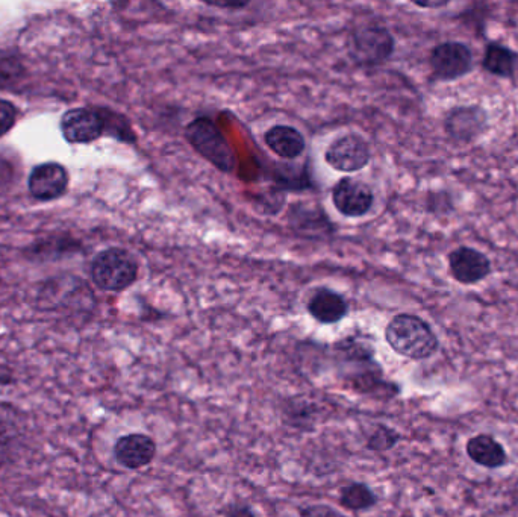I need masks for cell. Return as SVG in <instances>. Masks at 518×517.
<instances>
[{"instance_id": "6da1fadb", "label": "cell", "mask_w": 518, "mask_h": 517, "mask_svg": "<svg viewBox=\"0 0 518 517\" xmlns=\"http://www.w3.org/2000/svg\"><path fill=\"white\" fill-rule=\"evenodd\" d=\"M385 340L396 354L409 360H428L438 351V337L428 322L414 314H397L385 329Z\"/></svg>"}, {"instance_id": "7a4b0ae2", "label": "cell", "mask_w": 518, "mask_h": 517, "mask_svg": "<svg viewBox=\"0 0 518 517\" xmlns=\"http://www.w3.org/2000/svg\"><path fill=\"white\" fill-rule=\"evenodd\" d=\"M185 138L191 148L223 173L237 169V155L216 123L208 117H197L185 128Z\"/></svg>"}, {"instance_id": "3957f363", "label": "cell", "mask_w": 518, "mask_h": 517, "mask_svg": "<svg viewBox=\"0 0 518 517\" xmlns=\"http://www.w3.org/2000/svg\"><path fill=\"white\" fill-rule=\"evenodd\" d=\"M138 264L125 249L110 248L100 252L91 264V278L99 289L122 292L137 281Z\"/></svg>"}, {"instance_id": "277c9868", "label": "cell", "mask_w": 518, "mask_h": 517, "mask_svg": "<svg viewBox=\"0 0 518 517\" xmlns=\"http://www.w3.org/2000/svg\"><path fill=\"white\" fill-rule=\"evenodd\" d=\"M394 52V37L385 26L358 25L350 34L349 55L361 67L379 66Z\"/></svg>"}, {"instance_id": "5b68a950", "label": "cell", "mask_w": 518, "mask_h": 517, "mask_svg": "<svg viewBox=\"0 0 518 517\" xmlns=\"http://www.w3.org/2000/svg\"><path fill=\"white\" fill-rule=\"evenodd\" d=\"M473 55L469 47L456 41L438 44L432 49L429 64L440 81H453L467 75L472 69Z\"/></svg>"}, {"instance_id": "8992f818", "label": "cell", "mask_w": 518, "mask_h": 517, "mask_svg": "<svg viewBox=\"0 0 518 517\" xmlns=\"http://www.w3.org/2000/svg\"><path fill=\"white\" fill-rule=\"evenodd\" d=\"M325 160L338 172H358L370 163L369 143L356 134L343 135L329 146Z\"/></svg>"}, {"instance_id": "52a82bcc", "label": "cell", "mask_w": 518, "mask_h": 517, "mask_svg": "<svg viewBox=\"0 0 518 517\" xmlns=\"http://www.w3.org/2000/svg\"><path fill=\"white\" fill-rule=\"evenodd\" d=\"M332 201L343 216L362 217L372 210L375 195L364 182L344 178L332 190Z\"/></svg>"}, {"instance_id": "ba28073f", "label": "cell", "mask_w": 518, "mask_h": 517, "mask_svg": "<svg viewBox=\"0 0 518 517\" xmlns=\"http://www.w3.org/2000/svg\"><path fill=\"white\" fill-rule=\"evenodd\" d=\"M61 129L69 143H91L105 131V119L100 111L76 108L64 114Z\"/></svg>"}, {"instance_id": "9c48e42d", "label": "cell", "mask_w": 518, "mask_h": 517, "mask_svg": "<svg viewBox=\"0 0 518 517\" xmlns=\"http://www.w3.org/2000/svg\"><path fill=\"white\" fill-rule=\"evenodd\" d=\"M157 455V443L146 434H128L120 437L114 446V457L120 466L129 470L143 469Z\"/></svg>"}, {"instance_id": "30bf717a", "label": "cell", "mask_w": 518, "mask_h": 517, "mask_svg": "<svg viewBox=\"0 0 518 517\" xmlns=\"http://www.w3.org/2000/svg\"><path fill=\"white\" fill-rule=\"evenodd\" d=\"M69 187V173L61 164L46 163L35 167L29 176V190L40 201L60 198Z\"/></svg>"}, {"instance_id": "8fae6325", "label": "cell", "mask_w": 518, "mask_h": 517, "mask_svg": "<svg viewBox=\"0 0 518 517\" xmlns=\"http://www.w3.org/2000/svg\"><path fill=\"white\" fill-rule=\"evenodd\" d=\"M449 266L453 278L461 284H476L491 272L487 255L473 248H458L450 252Z\"/></svg>"}, {"instance_id": "7c38bea8", "label": "cell", "mask_w": 518, "mask_h": 517, "mask_svg": "<svg viewBox=\"0 0 518 517\" xmlns=\"http://www.w3.org/2000/svg\"><path fill=\"white\" fill-rule=\"evenodd\" d=\"M308 313L323 325H332L349 314V304L340 293L334 290L319 289L308 301Z\"/></svg>"}, {"instance_id": "4fadbf2b", "label": "cell", "mask_w": 518, "mask_h": 517, "mask_svg": "<svg viewBox=\"0 0 518 517\" xmlns=\"http://www.w3.org/2000/svg\"><path fill=\"white\" fill-rule=\"evenodd\" d=\"M487 117L481 108H455L446 119V131L456 141H472L484 132Z\"/></svg>"}, {"instance_id": "5bb4252c", "label": "cell", "mask_w": 518, "mask_h": 517, "mask_svg": "<svg viewBox=\"0 0 518 517\" xmlns=\"http://www.w3.org/2000/svg\"><path fill=\"white\" fill-rule=\"evenodd\" d=\"M264 141L273 154L285 160H296L306 149L305 137L293 126H273L264 135Z\"/></svg>"}, {"instance_id": "9a60e30c", "label": "cell", "mask_w": 518, "mask_h": 517, "mask_svg": "<svg viewBox=\"0 0 518 517\" xmlns=\"http://www.w3.org/2000/svg\"><path fill=\"white\" fill-rule=\"evenodd\" d=\"M467 455H469L470 460L475 461L479 466L487 467V469H499V467L505 466L506 461H508L505 448L487 434H479V436L469 440Z\"/></svg>"}, {"instance_id": "2e32d148", "label": "cell", "mask_w": 518, "mask_h": 517, "mask_svg": "<svg viewBox=\"0 0 518 517\" xmlns=\"http://www.w3.org/2000/svg\"><path fill=\"white\" fill-rule=\"evenodd\" d=\"M517 63V54H514L509 47L491 43L488 44L487 51H485L482 66L491 75L500 76V78H511L515 73V69H517Z\"/></svg>"}, {"instance_id": "e0dca14e", "label": "cell", "mask_w": 518, "mask_h": 517, "mask_svg": "<svg viewBox=\"0 0 518 517\" xmlns=\"http://www.w3.org/2000/svg\"><path fill=\"white\" fill-rule=\"evenodd\" d=\"M378 504V496L364 483H352L340 492V505L349 511H366Z\"/></svg>"}, {"instance_id": "ac0fdd59", "label": "cell", "mask_w": 518, "mask_h": 517, "mask_svg": "<svg viewBox=\"0 0 518 517\" xmlns=\"http://www.w3.org/2000/svg\"><path fill=\"white\" fill-rule=\"evenodd\" d=\"M400 434L387 425H376L375 430L367 437L366 448L372 452H385L399 443Z\"/></svg>"}, {"instance_id": "d6986e66", "label": "cell", "mask_w": 518, "mask_h": 517, "mask_svg": "<svg viewBox=\"0 0 518 517\" xmlns=\"http://www.w3.org/2000/svg\"><path fill=\"white\" fill-rule=\"evenodd\" d=\"M17 119V110L11 102L0 99V137H4Z\"/></svg>"}, {"instance_id": "ffe728a7", "label": "cell", "mask_w": 518, "mask_h": 517, "mask_svg": "<svg viewBox=\"0 0 518 517\" xmlns=\"http://www.w3.org/2000/svg\"><path fill=\"white\" fill-rule=\"evenodd\" d=\"M300 516L302 517H340V514L335 513L325 505H313V507H306L300 510Z\"/></svg>"}, {"instance_id": "44dd1931", "label": "cell", "mask_w": 518, "mask_h": 517, "mask_svg": "<svg viewBox=\"0 0 518 517\" xmlns=\"http://www.w3.org/2000/svg\"><path fill=\"white\" fill-rule=\"evenodd\" d=\"M225 517H256V514L249 505L237 504L226 511Z\"/></svg>"}, {"instance_id": "7402d4cb", "label": "cell", "mask_w": 518, "mask_h": 517, "mask_svg": "<svg viewBox=\"0 0 518 517\" xmlns=\"http://www.w3.org/2000/svg\"><path fill=\"white\" fill-rule=\"evenodd\" d=\"M208 7L220 8V10H241L246 8L249 2H203Z\"/></svg>"}, {"instance_id": "603a6c76", "label": "cell", "mask_w": 518, "mask_h": 517, "mask_svg": "<svg viewBox=\"0 0 518 517\" xmlns=\"http://www.w3.org/2000/svg\"><path fill=\"white\" fill-rule=\"evenodd\" d=\"M447 4L449 2H446V0H443V2H414V5L419 8H443Z\"/></svg>"}]
</instances>
